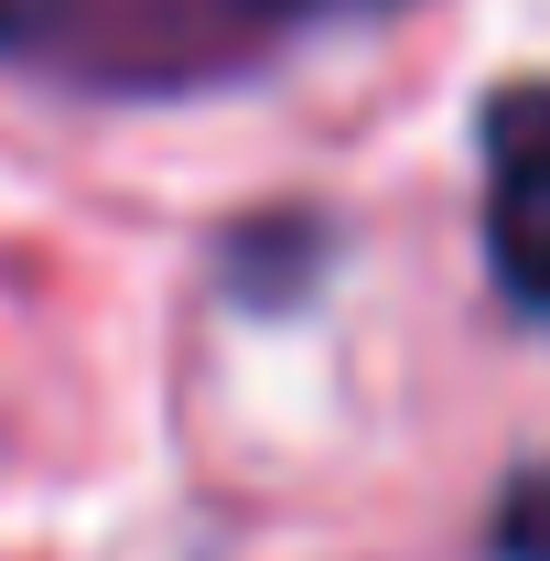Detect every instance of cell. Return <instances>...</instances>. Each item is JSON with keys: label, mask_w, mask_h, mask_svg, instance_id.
Wrapping results in <instances>:
<instances>
[{"label": "cell", "mask_w": 550, "mask_h": 561, "mask_svg": "<svg viewBox=\"0 0 550 561\" xmlns=\"http://www.w3.org/2000/svg\"><path fill=\"white\" fill-rule=\"evenodd\" d=\"M485 260L496 291L550 324V87L485 98Z\"/></svg>", "instance_id": "1"}, {"label": "cell", "mask_w": 550, "mask_h": 561, "mask_svg": "<svg viewBox=\"0 0 550 561\" xmlns=\"http://www.w3.org/2000/svg\"><path fill=\"white\" fill-rule=\"evenodd\" d=\"M496 561H550V476L507 496V518H496Z\"/></svg>", "instance_id": "2"}, {"label": "cell", "mask_w": 550, "mask_h": 561, "mask_svg": "<svg viewBox=\"0 0 550 561\" xmlns=\"http://www.w3.org/2000/svg\"><path fill=\"white\" fill-rule=\"evenodd\" d=\"M66 11H76V0H0V44H44Z\"/></svg>", "instance_id": "3"}, {"label": "cell", "mask_w": 550, "mask_h": 561, "mask_svg": "<svg viewBox=\"0 0 550 561\" xmlns=\"http://www.w3.org/2000/svg\"><path fill=\"white\" fill-rule=\"evenodd\" d=\"M249 22H291V11H378V0H238Z\"/></svg>", "instance_id": "4"}]
</instances>
